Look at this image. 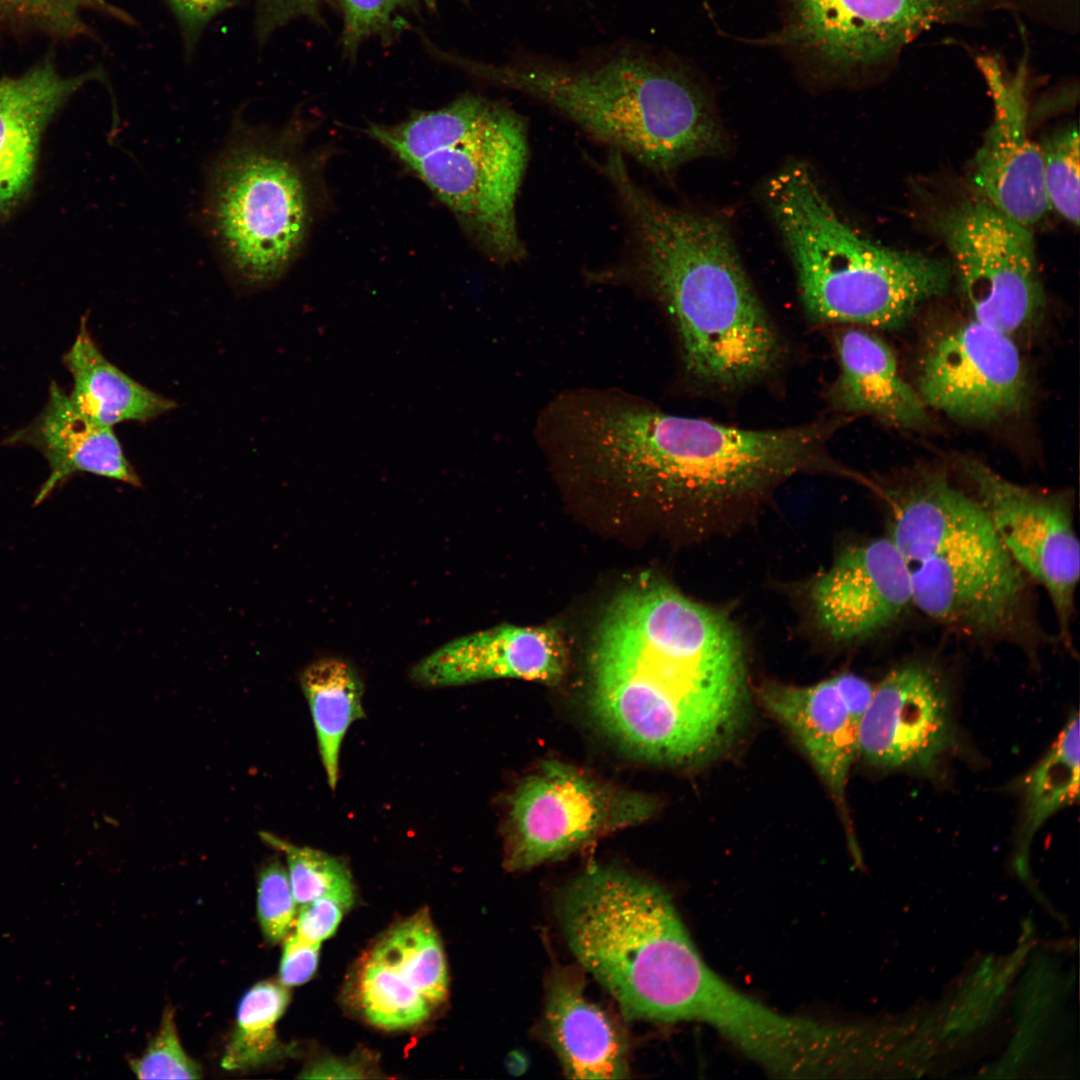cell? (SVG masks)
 Returning a JSON list of instances; mask_svg holds the SVG:
<instances>
[{
  "label": "cell",
  "instance_id": "obj_23",
  "mask_svg": "<svg viewBox=\"0 0 1080 1080\" xmlns=\"http://www.w3.org/2000/svg\"><path fill=\"white\" fill-rule=\"evenodd\" d=\"M758 697L797 739L846 817V786L858 753V725L834 676L808 686L766 683L759 687Z\"/></svg>",
  "mask_w": 1080,
  "mask_h": 1080
},
{
  "label": "cell",
  "instance_id": "obj_18",
  "mask_svg": "<svg viewBox=\"0 0 1080 1080\" xmlns=\"http://www.w3.org/2000/svg\"><path fill=\"white\" fill-rule=\"evenodd\" d=\"M567 665L564 639L553 627L500 625L447 642L419 660L410 677L426 687L501 678L554 684Z\"/></svg>",
  "mask_w": 1080,
  "mask_h": 1080
},
{
  "label": "cell",
  "instance_id": "obj_14",
  "mask_svg": "<svg viewBox=\"0 0 1080 1080\" xmlns=\"http://www.w3.org/2000/svg\"><path fill=\"white\" fill-rule=\"evenodd\" d=\"M918 386L926 406L976 422L1017 414L1029 395L1026 371L1009 334L975 319L931 345Z\"/></svg>",
  "mask_w": 1080,
  "mask_h": 1080
},
{
  "label": "cell",
  "instance_id": "obj_35",
  "mask_svg": "<svg viewBox=\"0 0 1080 1080\" xmlns=\"http://www.w3.org/2000/svg\"><path fill=\"white\" fill-rule=\"evenodd\" d=\"M139 1079H199V1064L183 1049L178 1037L174 1012L169 1007L162 1014L159 1029L141 1057L130 1061Z\"/></svg>",
  "mask_w": 1080,
  "mask_h": 1080
},
{
  "label": "cell",
  "instance_id": "obj_6",
  "mask_svg": "<svg viewBox=\"0 0 1080 1080\" xmlns=\"http://www.w3.org/2000/svg\"><path fill=\"white\" fill-rule=\"evenodd\" d=\"M764 200L792 260L804 312L814 324L895 329L949 287V263L861 237L800 163L768 180Z\"/></svg>",
  "mask_w": 1080,
  "mask_h": 1080
},
{
  "label": "cell",
  "instance_id": "obj_32",
  "mask_svg": "<svg viewBox=\"0 0 1080 1080\" xmlns=\"http://www.w3.org/2000/svg\"><path fill=\"white\" fill-rule=\"evenodd\" d=\"M343 17L341 44L354 56L368 39L389 40L400 27L402 16L415 11L418 0H335Z\"/></svg>",
  "mask_w": 1080,
  "mask_h": 1080
},
{
  "label": "cell",
  "instance_id": "obj_10",
  "mask_svg": "<svg viewBox=\"0 0 1080 1080\" xmlns=\"http://www.w3.org/2000/svg\"><path fill=\"white\" fill-rule=\"evenodd\" d=\"M1036 0H788L786 40L839 74H867L898 63L906 48L939 25L969 24L991 13L1028 14Z\"/></svg>",
  "mask_w": 1080,
  "mask_h": 1080
},
{
  "label": "cell",
  "instance_id": "obj_36",
  "mask_svg": "<svg viewBox=\"0 0 1080 1080\" xmlns=\"http://www.w3.org/2000/svg\"><path fill=\"white\" fill-rule=\"evenodd\" d=\"M255 1V27L259 42H264L277 29L299 18H307L320 24L322 22L323 0Z\"/></svg>",
  "mask_w": 1080,
  "mask_h": 1080
},
{
  "label": "cell",
  "instance_id": "obj_13",
  "mask_svg": "<svg viewBox=\"0 0 1080 1080\" xmlns=\"http://www.w3.org/2000/svg\"><path fill=\"white\" fill-rule=\"evenodd\" d=\"M959 465L1011 557L1048 594L1060 640L1071 647L1080 577L1072 491L1023 486L976 459Z\"/></svg>",
  "mask_w": 1080,
  "mask_h": 1080
},
{
  "label": "cell",
  "instance_id": "obj_43",
  "mask_svg": "<svg viewBox=\"0 0 1080 1080\" xmlns=\"http://www.w3.org/2000/svg\"><path fill=\"white\" fill-rule=\"evenodd\" d=\"M428 8L434 9L436 7L437 0H424Z\"/></svg>",
  "mask_w": 1080,
  "mask_h": 1080
},
{
  "label": "cell",
  "instance_id": "obj_30",
  "mask_svg": "<svg viewBox=\"0 0 1080 1080\" xmlns=\"http://www.w3.org/2000/svg\"><path fill=\"white\" fill-rule=\"evenodd\" d=\"M260 837L285 855L289 881L298 904L331 896L353 905V881L342 860L314 848L294 845L268 832H261Z\"/></svg>",
  "mask_w": 1080,
  "mask_h": 1080
},
{
  "label": "cell",
  "instance_id": "obj_28",
  "mask_svg": "<svg viewBox=\"0 0 1080 1080\" xmlns=\"http://www.w3.org/2000/svg\"><path fill=\"white\" fill-rule=\"evenodd\" d=\"M289 999L287 987L274 980L258 982L243 995L222 1057L224 1069H254L278 1056L280 1043L275 1026Z\"/></svg>",
  "mask_w": 1080,
  "mask_h": 1080
},
{
  "label": "cell",
  "instance_id": "obj_38",
  "mask_svg": "<svg viewBox=\"0 0 1080 1080\" xmlns=\"http://www.w3.org/2000/svg\"><path fill=\"white\" fill-rule=\"evenodd\" d=\"M321 943L309 942L295 932L284 939L279 967V982L286 987L309 981L318 966Z\"/></svg>",
  "mask_w": 1080,
  "mask_h": 1080
},
{
  "label": "cell",
  "instance_id": "obj_5",
  "mask_svg": "<svg viewBox=\"0 0 1080 1080\" xmlns=\"http://www.w3.org/2000/svg\"><path fill=\"white\" fill-rule=\"evenodd\" d=\"M888 537L908 572L913 606L981 641L1038 640L1028 577L976 500L943 473L885 488Z\"/></svg>",
  "mask_w": 1080,
  "mask_h": 1080
},
{
  "label": "cell",
  "instance_id": "obj_17",
  "mask_svg": "<svg viewBox=\"0 0 1080 1080\" xmlns=\"http://www.w3.org/2000/svg\"><path fill=\"white\" fill-rule=\"evenodd\" d=\"M809 601L819 627L840 643L878 634L913 606L905 563L888 536L842 551L811 584Z\"/></svg>",
  "mask_w": 1080,
  "mask_h": 1080
},
{
  "label": "cell",
  "instance_id": "obj_26",
  "mask_svg": "<svg viewBox=\"0 0 1080 1080\" xmlns=\"http://www.w3.org/2000/svg\"><path fill=\"white\" fill-rule=\"evenodd\" d=\"M1079 716L1075 713L1045 757L1023 783V808L1018 829L1015 866L1021 877L1028 874L1027 849L1045 821L1078 798Z\"/></svg>",
  "mask_w": 1080,
  "mask_h": 1080
},
{
  "label": "cell",
  "instance_id": "obj_1",
  "mask_svg": "<svg viewBox=\"0 0 1080 1080\" xmlns=\"http://www.w3.org/2000/svg\"><path fill=\"white\" fill-rule=\"evenodd\" d=\"M589 699L600 724L641 757L705 760L744 720L742 642L724 616L643 576L613 601L600 626Z\"/></svg>",
  "mask_w": 1080,
  "mask_h": 1080
},
{
  "label": "cell",
  "instance_id": "obj_11",
  "mask_svg": "<svg viewBox=\"0 0 1080 1080\" xmlns=\"http://www.w3.org/2000/svg\"><path fill=\"white\" fill-rule=\"evenodd\" d=\"M655 808L644 794L601 782L564 762L544 761L509 798L504 866L515 872L560 860L646 821Z\"/></svg>",
  "mask_w": 1080,
  "mask_h": 1080
},
{
  "label": "cell",
  "instance_id": "obj_4",
  "mask_svg": "<svg viewBox=\"0 0 1080 1080\" xmlns=\"http://www.w3.org/2000/svg\"><path fill=\"white\" fill-rule=\"evenodd\" d=\"M461 63L657 174L728 147L710 97L687 68L639 45H614L569 61L521 51L501 63Z\"/></svg>",
  "mask_w": 1080,
  "mask_h": 1080
},
{
  "label": "cell",
  "instance_id": "obj_24",
  "mask_svg": "<svg viewBox=\"0 0 1080 1080\" xmlns=\"http://www.w3.org/2000/svg\"><path fill=\"white\" fill-rule=\"evenodd\" d=\"M63 363L73 381L70 401L81 414L100 425L145 422L176 407L173 400L150 390L111 363L95 344L85 318Z\"/></svg>",
  "mask_w": 1080,
  "mask_h": 1080
},
{
  "label": "cell",
  "instance_id": "obj_20",
  "mask_svg": "<svg viewBox=\"0 0 1080 1080\" xmlns=\"http://www.w3.org/2000/svg\"><path fill=\"white\" fill-rule=\"evenodd\" d=\"M572 967H555L545 985L541 1033L572 1079H622L630 1072L629 1045L616 1020L586 997Z\"/></svg>",
  "mask_w": 1080,
  "mask_h": 1080
},
{
  "label": "cell",
  "instance_id": "obj_22",
  "mask_svg": "<svg viewBox=\"0 0 1080 1080\" xmlns=\"http://www.w3.org/2000/svg\"><path fill=\"white\" fill-rule=\"evenodd\" d=\"M838 374L825 399L840 415L864 414L906 429L928 422L926 404L900 375L889 346L875 334L849 325L832 333Z\"/></svg>",
  "mask_w": 1080,
  "mask_h": 1080
},
{
  "label": "cell",
  "instance_id": "obj_19",
  "mask_svg": "<svg viewBox=\"0 0 1080 1080\" xmlns=\"http://www.w3.org/2000/svg\"><path fill=\"white\" fill-rule=\"evenodd\" d=\"M95 68L61 75L45 57L17 77L0 79V219L27 194L42 131L54 114L86 83L102 78Z\"/></svg>",
  "mask_w": 1080,
  "mask_h": 1080
},
{
  "label": "cell",
  "instance_id": "obj_33",
  "mask_svg": "<svg viewBox=\"0 0 1080 1080\" xmlns=\"http://www.w3.org/2000/svg\"><path fill=\"white\" fill-rule=\"evenodd\" d=\"M0 26L37 29L59 38L90 34L70 0H0Z\"/></svg>",
  "mask_w": 1080,
  "mask_h": 1080
},
{
  "label": "cell",
  "instance_id": "obj_40",
  "mask_svg": "<svg viewBox=\"0 0 1080 1080\" xmlns=\"http://www.w3.org/2000/svg\"><path fill=\"white\" fill-rule=\"evenodd\" d=\"M834 678L849 715L859 727L875 688L864 678L849 672L838 674Z\"/></svg>",
  "mask_w": 1080,
  "mask_h": 1080
},
{
  "label": "cell",
  "instance_id": "obj_21",
  "mask_svg": "<svg viewBox=\"0 0 1080 1080\" xmlns=\"http://www.w3.org/2000/svg\"><path fill=\"white\" fill-rule=\"evenodd\" d=\"M27 445L46 459L50 474L34 499L43 501L72 476L85 472L141 487V478L126 458L113 427L95 423L81 414L56 382L40 414L4 441Z\"/></svg>",
  "mask_w": 1080,
  "mask_h": 1080
},
{
  "label": "cell",
  "instance_id": "obj_3",
  "mask_svg": "<svg viewBox=\"0 0 1080 1080\" xmlns=\"http://www.w3.org/2000/svg\"><path fill=\"white\" fill-rule=\"evenodd\" d=\"M600 170L624 216L627 248L621 261L590 273V280L633 287L662 307L684 376L696 388L730 394L774 373L784 343L727 223L661 201L631 176L617 151H608Z\"/></svg>",
  "mask_w": 1080,
  "mask_h": 1080
},
{
  "label": "cell",
  "instance_id": "obj_2",
  "mask_svg": "<svg viewBox=\"0 0 1080 1080\" xmlns=\"http://www.w3.org/2000/svg\"><path fill=\"white\" fill-rule=\"evenodd\" d=\"M842 416L750 429L669 413L616 387H591L566 428L586 475L663 507L704 518L759 500L801 473H844L830 443Z\"/></svg>",
  "mask_w": 1080,
  "mask_h": 1080
},
{
  "label": "cell",
  "instance_id": "obj_42",
  "mask_svg": "<svg viewBox=\"0 0 1080 1080\" xmlns=\"http://www.w3.org/2000/svg\"><path fill=\"white\" fill-rule=\"evenodd\" d=\"M70 1L75 3L78 7L79 6H84V7H87V8H92L94 10H97V11H100L102 13L108 14V15H110L112 17L118 18L121 21L130 22V17L125 12L118 9L117 7L112 6L111 4L107 3L105 0H70Z\"/></svg>",
  "mask_w": 1080,
  "mask_h": 1080
},
{
  "label": "cell",
  "instance_id": "obj_27",
  "mask_svg": "<svg viewBox=\"0 0 1080 1080\" xmlns=\"http://www.w3.org/2000/svg\"><path fill=\"white\" fill-rule=\"evenodd\" d=\"M370 951L396 970L434 1008L446 1000L445 954L427 911H419L390 928Z\"/></svg>",
  "mask_w": 1080,
  "mask_h": 1080
},
{
  "label": "cell",
  "instance_id": "obj_41",
  "mask_svg": "<svg viewBox=\"0 0 1080 1080\" xmlns=\"http://www.w3.org/2000/svg\"><path fill=\"white\" fill-rule=\"evenodd\" d=\"M367 1070L354 1059L326 1058L309 1065L302 1078H365Z\"/></svg>",
  "mask_w": 1080,
  "mask_h": 1080
},
{
  "label": "cell",
  "instance_id": "obj_8",
  "mask_svg": "<svg viewBox=\"0 0 1080 1080\" xmlns=\"http://www.w3.org/2000/svg\"><path fill=\"white\" fill-rule=\"evenodd\" d=\"M558 915L579 964L626 1017L682 1021L702 957L662 887L621 869L593 867L563 890Z\"/></svg>",
  "mask_w": 1080,
  "mask_h": 1080
},
{
  "label": "cell",
  "instance_id": "obj_25",
  "mask_svg": "<svg viewBox=\"0 0 1080 1080\" xmlns=\"http://www.w3.org/2000/svg\"><path fill=\"white\" fill-rule=\"evenodd\" d=\"M318 743V751L328 786L334 791L339 778V757L350 726L364 718V684L347 661L337 657L319 658L299 675Z\"/></svg>",
  "mask_w": 1080,
  "mask_h": 1080
},
{
  "label": "cell",
  "instance_id": "obj_12",
  "mask_svg": "<svg viewBox=\"0 0 1080 1080\" xmlns=\"http://www.w3.org/2000/svg\"><path fill=\"white\" fill-rule=\"evenodd\" d=\"M961 292L974 319L1015 332L1043 305L1031 228L977 196L961 201L938 221Z\"/></svg>",
  "mask_w": 1080,
  "mask_h": 1080
},
{
  "label": "cell",
  "instance_id": "obj_9",
  "mask_svg": "<svg viewBox=\"0 0 1080 1080\" xmlns=\"http://www.w3.org/2000/svg\"><path fill=\"white\" fill-rule=\"evenodd\" d=\"M207 217L228 269L248 287L282 276L307 228L308 207L296 164L256 131L236 135L211 170Z\"/></svg>",
  "mask_w": 1080,
  "mask_h": 1080
},
{
  "label": "cell",
  "instance_id": "obj_31",
  "mask_svg": "<svg viewBox=\"0 0 1080 1080\" xmlns=\"http://www.w3.org/2000/svg\"><path fill=\"white\" fill-rule=\"evenodd\" d=\"M1043 178L1050 209L1079 224V133L1069 124L1040 144Z\"/></svg>",
  "mask_w": 1080,
  "mask_h": 1080
},
{
  "label": "cell",
  "instance_id": "obj_15",
  "mask_svg": "<svg viewBox=\"0 0 1080 1080\" xmlns=\"http://www.w3.org/2000/svg\"><path fill=\"white\" fill-rule=\"evenodd\" d=\"M993 101V120L973 165L977 196L1014 221L1031 228L1050 209L1040 144L1028 132V51L1014 72L1000 58L976 57Z\"/></svg>",
  "mask_w": 1080,
  "mask_h": 1080
},
{
  "label": "cell",
  "instance_id": "obj_39",
  "mask_svg": "<svg viewBox=\"0 0 1080 1080\" xmlns=\"http://www.w3.org/2000/svg\"><path fill=\"white\" fill-rule=\"evenodd\" d=\"M182 29L186 49L192 50L204 27L232 5L233 0H168Z\"/></svg>",
  "mask_w": 1080,
  "mask_h": 1080
},
{
  "label": "cell",
  "instance_id": "obj_7",
  "mask_svg": "<svg viewBox=\"0 0 1080 1080\" xmlns=\"http://www.w3.org/2000/svg\"><path fill=\"white\" fill-rule=\"evenodd\" d=\"M368 133L429 187L492 262L508 266L527 257L516 208L530 156L528 127L510 105L464 94L397 124H374Z\"/></svg>",
  "mask_w": 1080,
  "mask_h": 1080
},
{
  "label": "cell",
  "instance_id": "obj_37",
  "mask_svg": "<svg viewBox=\"0 0 1080 1080\" xmlns=\"http://www.w3.org/2000/svg\"><path fill=\"white\" fill-rule=\"evenodd\" d=\"M344 901L324 896L301 905L295 923V933L303 939L321 943L337 930L344 913L350 909Z\"/></svg>",
  "mask_w": 1080,
  "mask_h": 1080
},
{
  "label": "cell",
  "instance_id": "obj_34",
  "mask_svg": "<svg viewBox=\"0 0 1080 1080\" xmlns=\"http://www.w3.org/2000/svg\"><path fill=\"white\" fill-rule=\"evenodd\" d=\"M297 904L285 867L277 859L266 862L258 873L257 917L270 943L284 940L295 927Z\"/></svg>",
  "mask_w": 1080,
  "mask_h": 1080
},
{
  "label": "cell",
  "instance_id": "obj_29",
  "mask_svg": "<svg viewBox=\"0 0 1080 1080\" xmlns=\"http://www.w3.org/2000/svg\"><path fill=\"white\" fill-rule=\"evenodd\" d=\"M353 994L364 1018L386 1030L410 1029L427 1021L435 1009L396 970L371 951L356 968Z\"/></svg>",
  "mask_w": 1080,
  "mask_h": 1080
},
{
  "label": "cell",
  "instance_id": "obj_16",
  "mask_svg": "<svg viewBox=\"0 0 1080 1080\" xmlns=\"http://www.w3.org/2000/svg\"><path fill=\"white\" fill-rule=\"evenodd\" d=\"M953 730L943 674L909 661L874 689L858 727V753L876 767L929 771L952 745Z\"/></svg>",
  "mask_w": 1080,
  "mask_h": 1080
}]
</instances>
